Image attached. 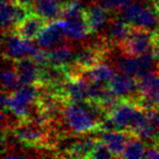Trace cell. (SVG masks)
Returning <instances> with one entry per match:
<instances>
[{
    "instance_id": "obj_1",
    "label": "cell",
    "mask_w": 159,
    "mask_h": 159,
    "mask_svg": "<svg viewBox=\"0 0 159 159\" xmlns=\"http://www.w3.org/2000/svg\"><path fill=\"white\" fill-rule=\"evenodd\" d=\"M39 89L35 85H22L9 94L2 91V108H8L22 121H31L38 110Z\"/></svg>"
},
{
    "instance_id": "obj_2",
    "label": "cell",
    "mask_w": 159,
    "mask_h": 159,
    "mask_svg": "<svg viewBox=\"0 0 159 159\" xmlns=\"http://www.w3.org/2000/svg\"><path fill=\"white\" fill-rule=\"evenodd\" d=\"M120 18L133 27L157 32L159 30V9L145 1H133L120 11Z\"/></svg>"
},
{
    "instance_id": "obj_3",
    "label": "cell",
    "mask_w": 159,
    "mask_h": 159,
    "mask_svg": "<svg viewBox=\"0 0 159 159\" xmlns=\"http://www.w3.org/2000/svg\"><path fill=\"white\" fill-rule=\"evenodd\" d=\"M3 35V57L8 60L16 61L23 58H31L38 48L37 43L34 44L33 40L23 38L16 31L7 32Z\"/></svg>"
},
{
    "instance_id": "obj_4",
    "label": "cell",
    "mask_w": 159,
    "mask_h": 159,
    "mask_svg": "<svg viewBox=\"0 0 159 159\" xmlns=\"http://www.w3.org/2000/svg\"><path fill=\"white\" fill-rule=\"evenodd\" d=\"M156 42V32L133 27L129 37L120 45V49L123 53L131 56H141L150 52Z\"/></svg>"
},
{
    "instance_id": "obj_5",
    "label": "cell",
    "mask_w": 159,
    "mask_h": 159,
    "mask_svg": "<svg viewBox=\"0 0 159 159\" xmlns=\"http://www.w3.org/2000/svg\"><path fill=\"white\" fill-rule=\"evenodd\" d=\"M31 7L19 1H1V24L3 33L14 31L16 27L32 13Z\"/></svg>"
},
{
    "instance_id": "obj_6",
    "label": "cell",
    "mask_w": 159,
    "mask_h": 159,
    "mask_svg": "<svg viewBox=\"0 0 159 159\" xmlns=\"http://www.w3.org/2000/svg\"><path fill=\"white\" fill-rule=\"evenodd\" d=\"M110 91L120 99L134 102L139 96L137 79L124 73H116L115 76L107 83Z\"/></svg>"
},
{
    "instance_id": "obj_7",
    "label": "cell",
    "mask_w": 159,
    "mask_h": 159,
    "mask_svg": "<svg viewBox=\"0 0 159 159\" xmlns=\"http://www.w3.org/2000/svg\"><path fill=\"white\" fill-rule=\"evenodd\" d=\"M142 109L143 108H141L133 100L122 99L120 104L116 107V109L109 116L116 122L118 130L129 132L132 125L134 124L135 120L137 119L139 115L141 113Z\"/></svg>"
},
{
    "instance_id": "obj_8",
    "label": "cell",
    "mask_w": 159,
    "mask_h": 159,
    "mask_svg": "<svg viewBox=\"0 0 159 159\" xmlns=\"http://www.w3.org/2000/svg\"><path fill=\"white\" fill-rule=\"evenodd\" d=\"M12 131L19 141L27 145H39V144H45V142L47 141L44 125L33 121L21 122Z\"/></svg>"
},
{
    "instance_id": "obj_9",
    "label": "cell",
    "mask_w": 159,
    "mask_h": 159,
    "mask_svg": "<svg viewBox=\"0 0 159 159\" xmlns=\"http://www.w3.org/2000/svg\"><path fill=\"white\" fill-rule=\"evenodd\" d=\"M133 26L120 19H110L102 33H104V42L107 45L120 46L129 37Z\"/></svg>"
},
{
    "instance_id": "obj_10",
    "label": "cell",
    "mask_w": 159,
    "mask_h": 159,
    "mask_svg": "<svg viewBox=\"0 0 159 159\" xmlns=\"http://www.w3.org/2000/svg\"><path fill=\"white\" fill-rule=\"evenodd\" d=\"M64 37H66L64 33L60 29L59 25L55 22L45 26L39 36L36 38V43L43 49L51 50V49L57 48V47L66 44Z\"/></svg>"
},
{
    "instance_id": "obj_11",
    "label": "cell",
    "mask_w": 159,
    "mask_h": 159,
    "mask_svg": "<svg viewBox=\"0 0 159 159\" xmlns=\"http://www.w3.org/2000/svg\"><path fill=\"white\" fill-rule=\"evenodd\" d=\"M16 73L21 85H35L39 82V68L36 61L32 58H23V59L14 61Z\"/></svg>"
},
{
    "instance_id": "obj_12",
    "label": "cell",
    "mask_w": 159,
    "mask_h": 159,
    "mask_svg": "<svg viewBox=\"0 0 159 159\" xmlns=\"http://www.w3.org/2000/svg\"><path fill=\"white\" fill-rule=\"evenodd\" d=\"M47 21L39 16L38 14L32 12L31 14L26 16L18 26L16 27L14 31L21 35L23 38H26L30 40H34L39 36L42 31L47 25Z\"/></svg>"
},
{
    "instance_id": "obj_13",
    "label": "cell",
    "mask_w": 159,
    "mask_h": 159,
    "mask_svg": "<svg viewBox=\"0 0 159 159\" xmlns=\"http://www.w3.org/2000/svg\"><path fill=\"white\" fill-rule=\"evenodd\" d=\"M32 11L38 14L48 23L60 20L63 11V6L58 0H33Z\"/></svg>"
},
{
    "instance_id": "obj_14",
    "label": "cell",
    "mask_w": 159,
    "mask_h": 159,
    "mask_svg": "<svg viewBox=\"0 0 159 159\" xmlns=\"http://www.w3.org/2000/svg\"><path fill=\"white\" fill-rule=\"evenodd\" d=\"M85 16L92 33H102L110 20L109 10L96 2L85 9Z\"/></svg>"
},
{
    "instance_id": "obj_15",
    "label": "cell",
    "mask_w": 159,
    "mask_h": 159,
    "mask_svg": "<svg viewBox=\"0 0 159 159\" xmlns=\"http://www.w3.org/2000/svg\"><path fill=\"white\" fill-rule=\"evenodd\" d=\"M131 135H132L131 133L122 130L104 131L102 132L99 141L106 144L115 157H121Z\"/></svg>"
},
{
    "instance_id": "obj_16",
    "label": "cell",
    "mask_w": 159,
    "mask_h": 159,
    "mask_svg": "<svg viewBox=\"0 0 159 159\" xmlns=\"http://www.w3.org/2000/svg\"><path fill=\"white\" fill-rule=\"evenodd\" d=\"M75 59V50L70 45L66 44L48 50V62L52 66H59L68 71L72 68Z\"/></svg>"
},
{
    "instance_id": "obj_17",
    "label": "cell",
    "mask_w": 159,
    "mask_h": 159,
    "mask_svg": "<svg viewBox=\"0 0 159 159\" xmlns=\"http://www.w3.org/2000/svg\"><path fill=\"white\" fill-rule=\"evenodd\" d=\"M116 73L117 72H116V69L113 66H111L107 62L99 61L94 66L83 71L80 76H83L89 82L106 84L115 76Z\"/></svg>"
},
{
    "instance_id": "obj_18",
    "label": "cell",
    "mask_w": 159,
    "mask_h": 159,
    "mask_svg": "<svg viewBox=\"0 0 159 159\" xmlns=\"http://www.w3.org/2000/svg\"><path fill=\"white\" fill-rule=\"evenodd\" d=\"M115 66L119 72L131 76L139 77L143 74L139 56H131L122 52L115 58Z\"/></svg>"
},
{
    "instance_id": "obj_19",
    "label": "cell",
    "mask_w": 159,
    "mask_h": 159,
    "mask_svg": "<svg viewBox=\"0 0 159 159\" xmlns=\"http://www.w3.org/2000/svg\"><path fill=\"white\" fill-rule=\"evenodd\" d=\"M1 83H2V91L11 94L18 89H20L22 85L19 80L18 73H16V66L13 63L8 64L7 66H3L1 72Z\"/></svg>"
},
{
    "instance_id": "obj_20",
    "label": "cell",
    "mask_w": 159,
    "mask_h": 159,
    "mask_svg": "<svg viewBox=\"0 0 159 159\" xmlns=\"http://www.w3.org/2000/svg\"><path fill=\"white\" fill-rule=\"evenodd\" d=\"M98 141L96 139H93V137H86V139H79L77 142L73 143V145L68 149V155L70 157L89 158V156H91L92 152L94 150Z\"/></svg>"
},
{
    "instance_id": "obj_21",
    "label": "cell",
    "mask_w": 159,
    "mask_h": 159,
    "mask_svg": "<svg viewBox=\"0 0 159 159\" xmlns=\"http://www.w3.org/2000/svg\"><path fill=\"white\" fill-rule=\"evenodd\" d=\"M145 142L134 135H131L121 157L122 158H142V157H145Z\"/></svg>"
},
{
    "instance_id": "obj_22",
    "label": "cell",
    "mask_w": 159,
    "mask_h": 159,
    "mask_svg": "<svg viewBox=\"0 0 159 159\" xmlns=\"http://www.w3.org/2000/svg\"><path fill=\"white\" fill-rule=\"evenodd\" d=\"M134 0H95V2L109 11H121L130 6Z\"/></svg>"
},
{
    "instance_id": "obj_23",
    "label": "cell",
    "mask_w": 159,
    "mask_h": 159,
    "mask_svg": "<svg viewBox=\"0 0 159 159\" xmlns=\"http://www.w3.org/2000/svg\"><path fill=\"white\" fill-rule=\"evenodd\" d=\"M111 157H115L113 154L110 152L108 147H107L106 144H104L102 141H98V143L96 144L95 148L92 152L89 158H97V159H107L111 158Z\"/></svg>"
},
{
    "instance_id": "obj_24",
    "label": "cell",
    "mask_w": 159,
    "mask_h": 159,
    "mask_svg": "<svg viewBox=\"0 0 159 159\" xmlns=\"http://www.w3.org/2000/svg\"><path fill=\"white\" fill-rule=\"evenodd\" d=\"M152 52V56H154L155 61H156L157 66H158V69H159V37L157 36V34H156V42H155V44H154Z\"/></svg>"
},
{
    "instance_id": "obj_25",
    "label": "cell",
    "mask_w": 159,
    "mask_h": 159,
    "mask_svg": "<svg viewBox=\"0 0 159 159\" xmlns=\"http://www.w3.org/2000/svg\"><path fill=\"white\" fill-rule=\"evenodd\" d=\"M58 1H59L60 3H61L62 6H66V5H69V3L71 2V1H72V0H58Z\"/></svg>"
},
{
    "instance_id": "obj_26",
    "label": "cell",
    "mask_w": 159,
    "mask_h": 159,
    "mask_svg": "<svg viewBox=\"0 0 159 159\" xmlns=\"http://www.w3.org/2000/svg\"><path fill=\"white\" fill-rule=\"evenodd\" d=\"M152 1H154V5L159 9V0H152Z\"/></svg>"
},
{
    "instance_id": "obj_27",
    "label": "cell",
    "mask_w": 159,
    "mask_h": 159,
    "mask_svg": "<svg viewBox=\"0 0 159 159\" xmlns=\"http://www.w3.org/2000/svg\"><path fill=\"white\" fill-rule=\"evenodd\" d=\"M3 1H19V0H3Z\"/></svg>"
},
{
    "instance_id": "obj_28",
    "label": "cell",
    "mask_w": 159,
    "mask_h": 159,
    "mask_svg": "<svg viewBox=\"0 0 159 159\" xmlns=\"http://www.w3.org/2000/svg\"><path fill=\"white\" fill-rule=\"evenodd\" d=\"M158 31H159V30H158ZM156 34H157V36H158V37H159V32H158V33H157V32H156Z\"/></svg>"
},
{
    "instance_id": "obj_29",
    "label": "cell",
    "mask_w": 159,
    "mask_h": 159,
    "mask_svg": "<svg viewBox=\"0 0 159 159\" xmlns=\"http://www.w3.org/2000/svg\"><path fill=\"white\" fill-rule=\"evenodd\" d=\"M158 146H159V145H158Z\"/></svg>"
}]
</instances>
